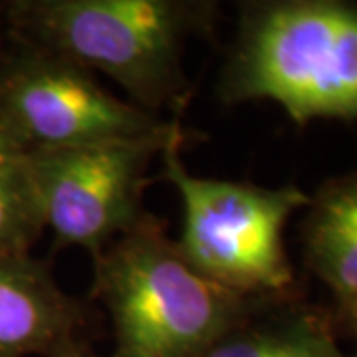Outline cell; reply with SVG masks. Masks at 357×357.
<instances>
[{
    "label": "cell",
    "mask_w": 357,
    "mask_h": 357,
    "mask_svg": "<svg viewBox=\"0 0 357 357\" xmlns=\"http://www.w3.org/2000/svg\"><path fill=\"white\" fill-rule=\"evenodd\" d=\"M84 307L30 252L0 250V357H54L77 342Z\"/></svg>",
    "instance_id": "7"
},
{
    "label": "cell",
    "mask_w": 357,
    "mask_h": 357,
    "mask_svg": "<svg viewBox=\"0 0 357 357\" xmlns=\"http://www.w3.org/2000/svg\"><path fill=\"white\" fill-rule=\"evenodd\" d=\"M204 357H345L330 318L290 296L262 300Z\"/></svg>",
    "instance_id": "9"
},
{
    "label": "cell",
    "mask_w": 357,
    "mask_h": 357,
    "mask_svg": "<svg viewBox=\"0 0 357 357\" xmlns=\"http://www.w3.org/2000/svg\"><path fill=\"white\" fill-rule=\"evenodd\" d=\"M345 318V321H347V326H349V330H351V333H354V340H356V357H357V307H354V310H349V312H345V314H342Z\"/></svg>",
    "instance_id": "12"
},
{
    "label": "cell",
    "mask_w": 357,
    "mask_h": 357,
    "mask_svg": "<svg viewBox=\"0 0 357 357\" xmlns=\"http://www.w3.org/2000/svg\"><path fill=\"white\" fill-rule=\"evenodd\" d=\"M218 91L225 103H278L300 126L357 119V4H243Z\"/></svg>",
    "instance_id": "2"
},
{
    "label": "cell",
    "mask_w": 357,
    "mask_h": 357,
    "mask_svg": "<svg viewBox=\"0 0 357 357\" xmlns=\"http://www.w3.org/2000/svg\"><path fill=\"white\" fill-rule=\"evenodd\" d=\"M54 357H100L98 354H93L89 347L82 344V342H76V344H72L70 347H66L62 349L60 354H56Z\"/></svg>",
    "instance_id": "11"
},
{
    "label": "cell",
    "mask_w": 357,
    "mask_h": 357,
    "mask_svg": "<svg viewBox=\"0 0 357 357\" xmlns=\"http://www.w3.org/2000/svg\"><path fill=\"white\" fill-rule=\"evenodd\" d=\"M215 2L199 0H16L4 16L20 44L102 72L129 102L159 115L187 103V42L208 30Z\"/></svg>",
    "instance_id": "1"
},
{
    "label": "cell",
    "mask_w": 357,
    "mask_h": 357,
    "mask_svg": "<svg viewBox=\"0 0 357 357\" xmlns=\"http://www.w3.org/2000/svg\"><path fill=\"white\" fill-rule=\"evenodd\" d=\"M175 119L117 98L52 52L20 44L0 62V123L28 153L153 135Z\"/></svg>",
    "instance_id": "6"
},
{
    "label": "cell",
    "mask_w": 357,
    "mask_h": 357,
    "mask_svg": "<svg viewBox=\"0 0 357 357\" xmlns=\"http://www.w3.org/2000/svg\"><path fill=\"white\" fill-rule=\"evenodd\" d=\"M189 137L175 119L165 131L129 139L28 153L44 230L66 246L100 255L147 213V171L173 141Z\"/></svg>",
    "instance_id": "5"
},
{
    "label": "cell",
    "mask_w": 357,
    "mask_h": 357,
    "mask_svg": "<svg viewBox=\"0 0 357 357\" xmlns=\"http://www.w3.org/2000/svg\"><path fill=\"white\" fill-rule=\"evenodd\" d=\"M183 139L161 153V177L181 199V256L204 278L252 300L292 294L294 268L284 229L304 211L310 195L296 185L262 187L243 181L199 177L183 163Z\"/></svg>",
    "instance_id": "4"
},
{
    "label": "cell",
    "mask_w": 357,
    "mask_h": 357,
    "mask_svg": "<svg viewBox=\"0 0 357 357\" xmlns=\"http://www.w3.org/2000/svg\"><path fill=\"white\" fill-rule=\"evenodd\" d=\"M42 230L28 151L0 123V250L30 252Z\"/></svg>",
    "instance_id": "10"
},
{
    "label": "cell",
    "mask_w": 357,
    "mask_h": 357,
    "mask_svg": "<svg viewBox=\"0 0 357 357\" xmlns=\"http://www.w3.org/2000/svg\"><path fill=\"white\" fill-rule=\"evenodd\" d=\"M2 14H4V6H0V16H2Z\"/></svg>",
    "instance_id": "13"
},
{
    "label": "cell",
    "mask_w": 357,
    "mask_h": 357,
    "mask_svg": "<svg viewBox=\"0 0 357 357\" xmlns=\"http://www.w3.org/2000/svg\"><path fill=\"white\" fill-rule=\"evenodd\" d=\"M91 296L112 319V357H204L262 302L199 274L149 213L93 256Z\"/></svg>",
    "instance_id": "3"
},
{
    "label": "cell",
    "mask_w": 357,
    "mask_h": 357,
    "mask_svg": "<svg viewBox=\"0 0 357 357\" xmlns=\"http://www.w3.org/2000/svg\"><path fill=\"white\" fill-rule=\"evenodd\" d=\"M304 211L306 266L345 314L357 307V171L326 181Z\"/></svg>",
    "instance_id": "8"
}]
</instances>
